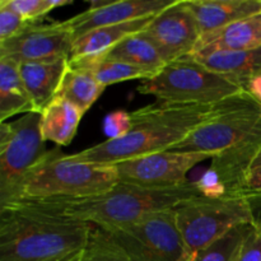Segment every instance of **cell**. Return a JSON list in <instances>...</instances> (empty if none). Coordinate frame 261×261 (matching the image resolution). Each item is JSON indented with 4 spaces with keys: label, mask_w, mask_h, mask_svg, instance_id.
Wrapping results in <instances>:
<instances>
[{
    "label": "cell",
    "mask_w": 261,
    "mask_h": 261,
    "mask_svg": "<svg viewBox=\"0 0 261 261\" xmlns=\"http://www.w3.org/2000/svg\"><path fill=\"white\" fill-rule=\"evenodd\" d=\"M92 224L25 203L0 206V261H68L78 256Z\"/></svg>",
    "instance_id": "6da1fadb"
},
{
    "label": "cell",
    "mask_w": 261,
    "mask_h": 261,
    "mask_svg": "<svg viewBox=\"0 0 261 261\" xmlns=\"http://www.w3.org/2000/svg\"><path fill=\"white\" fill-rule=\"evenodd\" d=\"M213 105L168 106L155 102L130 112L133 126L125 137L107 139L66 157L76 162L117 165L170 150L212 116Z\"/></svg>",
    "instance_id": "7a4b0ae2"
},
{
    "label": "cell",
    "mask_w": 261,
    "mask_h": 261,
    "mask_svg": "<svg viewBox=\"0 0 261 261\" xmlns=\"http://www.w3.org/2000/svg\"><path fill=\"white\" fill-rule=\"evenodd\" d=\"M195 181L176 188L154 189L119 182L99 195L75 200L25 201L45 211L87 222L110 232L135 223L157 212L173 209L182 201L201 196Z\"/></svg>",
    "instance_id": "3957f363"
},
{
    "label": "cell",
    "mask_w": 261,
    "mask_h": 261,
    "mask_svg": "<svg viewBox=\"0 0 261 261\" xmlns=\"http://www.w3.org/2000/svg\"><path fill=\"white\" fill-rule=\"evenodd\" d=\"M119 182L114 165L76 162L55 148L25 176L18 201L86 199L106 193Z\"/></svg>",
    "instance_id": "277c9868"
},
{
    "label": "cell",
    "mask_w": 261,
    "mask_h": 261,
    "mask_svg": "<svg viewBox=\"0 0 261 261\" xmlns=\"http://www.w3.org/2000/svg\"><path fill=\"white\" fill-rule=\"evenodd\" d=\"M241 91V87L209 70L193 55L166 64L154 76L138 86L139 93L168 106L213 105Z\"/></svg>",
    "instance_id": "5b68a950"
},
{
    "label": "cell",
    "mask_w": 261,
    "mask_h": 261,
    "mask_svg": "<svg viewBox=\"0 0 261 261\" xmlns=\"http://www.w3.org/2000/svg\"><path fill=\"white\" fill-rule=\"evenodd\" d=\"M260 135L261 101L244 89L214 103L212 116L170 150L216 157Z\"/></svg>",
    "instance_id": "8992f818"
},
{
    "label": "cell",
    "mask_w": 261,
    "mask_h": 261,
    "mask_svg": "<svg viewBox=\"0 0 261 261\" xmlns=\"http://www.w3.org/2000/svg\"><path fill=\"white\" fill-rule=\"evenodd\" d=\"M173 212L190 256L237 226L254 222L251 204L244 196H196Z\"/></svg>",
    "instance_id": "52a82bcc"
},
{
    "label": "cell",
    "mask_w": 261,
    "mask_h": 261,
    "mask_svg": "<svg viewBox=\"0 0 261 261\" xmlns=\"http://www.w3.org/2000/svg\"><path fill=\"white\" fill-rule=\"evenodd\" d=\"M48 152L41 133V112L0 122V206L18 201L25 176Z\"/></svg>",
    "instance_id": "ba28073f"
},
{
    "label": "cell",
    "mask_w": 261,
    "mask_h": 261,
    "mask_svg": "<svg viewBox=\"0 0 261 261\" xmlns=\"http://www.w3.org/2000/svg\"><path fill=\"white\" fill-rule=\"evenodd\" d=\"M107 234L132 261H188L190 257L173 209L152 213Z\"/></svg>",
    "instance_id": "9c48e42d"
},
{
    "label": "cell",
    "mask_w": 261,
    "mask_h": 261,
    "mask_svg": "<svg viewBox=\"0 0 261 261\" xmlns=\"http://www.w3.org/2000/svg\"><path fill=\"white\" fill-rule=\"evenodd\" d=\"M195 182L204 196H261V135L212 158Z\"/></svg>",
    "instance_id": "30bf717a"
},
{
    "label": "cell",
    "mask_w": 261,
    "mask_h": 261,
    "mask_svg": "<svg viewBox=\"0 0 261 261\" xmlns=\"http://www.w3.org/2000/svg\"><path fill=\"white\" fill-rule=\"evenodd\" d=\"M213 158L205 153L165 150L117 165L120 182L143 188H176L188 182V173L199 163Z\"/></svg>",
    "instance_id": "8fae6325"
},
{
    "label": "cell",
    "mask_w": 261,
    "mask_h": 261,
    "mask_svg": "<svg viewBox=\"0 0 261 261\" xmlns=\"http://www.w3.org/2000/svg\"><path fill=\"white\" fill-rule=\"evenodd\" d=\"M74 42L68 20L50 24L30 23L14 37L0 42V58L9 56L20 63L70 59Z\"/></svg>",
    "instance_id": "7c38bea8"
},
{
    "label": "cell",
    "mask_w": 261,
    "mask_h": 261,
    "mask_svg": "<svg viewBox=\"0 0 261 261\" xmlns=\"http://www.w3.org/2000/svg\"><path fill=\"white\" fill-rule=\"evenodd\" d=\"M143 32L157 45L166 64L191 55L201 37L198 22L186 0H176L155 15Z\"/></svg>",
    "instance_id": "4fadbf2b"
},
{
    "label": "cell",
    "mask_w": 261,
    "mask_h": 261,
    "mask_svg": "<svg viewBox=\"0 0 261 261\" xmlns=\"http://www.w3.org/2000/svg\"><path fill=\"white\" fill-rule=\"evenodd\" d=\"M176 0H120L110 2L106 7L86 12L68 19L74 38L106 25L120 24L160 14Z\"/></svg>",
    "instance_id": "5bb4252c"
},
{
    "label": "cell",
    "mask_w": 261,
    "mask_h": 261,
    "mask_svg": "<svg viewBox=\"0 0 261 261\" xmlns=\"http://www.w3.org/2000/svg\"><path fill=\"white\" fill-rule=\"evenodd\" d=\"M201 35L261 13V0H186Z\"/></svg>",
    "instance_id": "9a60e30c"
},
{
    "label": "cell",
    "mask_w": 261,
    "mask_h": 261,
    "mask_svg": "<svg viewBox=\"0 0 261 261\" xmlns=\"http://www.w3.org/2000/svg\"><path fill=\"white\" fill-rule=\"evenodd\" d=\"M259 47H261V13L214 32L201 35L193 54L245 51Z\"/></svg>",
    "instance_id": "2e32d148"
},
{
    "label": "cell",
    "mask_w": 261,
    "mask_h": 261,
    "mask_svg": "<svg viewBox=\"0 0 261 261\" xmlns=\"http://www.w3.org/2000/svg\"><path fill=\"white\" fill-rule=\"evenodd\" d=\"M205 68L228 78L246 89L252 78L261 73V47L245 51H217L212 54H193Z\"/></svg>",
    "instance_id": "e0dca14e"
},
{
    "label": "cell",
    "mask_w": 261,
    "mask_h": 261,
    "mask_svg": "<svg viewBox=\"0 0 261 261\" xmlns=\"http://www.w3.org/2000/svg\"><path fill=\"white\" fill-rule=\"evenodd\" d=\"M68 61L69 59H61L55 61H32L20 64V73L25 88L37 112H42L56 97L68 68Z\"/></svg>",
    "instance_id": "ac0fdd59"
},
{
    "label": "cell",
    "mask_w": 261,
    "mask_h": 261,
    "mask_svg": "<svg viewBox=\"0 0 261 261\" xmlns=\"http://www.w3.org/2000/svg\"><path fill=\"white\" fill-rule=\"evenodd\" d=\"M20 64L14 58H0V122L20 112L36 111L20 73Z\"/></svg>",
    "instance_id": "d6986e66"
},
{
    "label": "cell",
    "mask_w": 261,
    "mask_h": 261,
    "mask_svg": "<svg viewBox=\"0 0 261 261\" xmlns=\"http://www.w3.org/2000/svg\"><path fill=\"white\" fill-rule=\"evenodd\" d=\"M84 112L61 97H55L41 112V133L45 142L66 147L74 139Z\"/></svg>",
    "instance_id": "ffe728a7"
},
{
    "label": "cell",
    "mask_w": 261,
    "mask_h": 261,
    "mask_svg": "<svg viewBox=\"0 0 261 261\" xmlns=\"http://www.w3.org/2000/svg\"><path fill=\"white\" fill-rule=\"evenodd\" d=\"M154 17L155 15L89 31L86 35L76 38L70 58L102 55L127 36L144 31Z\"/></svg>",
    "instance_id": "44dd1931"
},
{
    "label": "cell",
    "mask_w": 261,
    "mask_h": 261,
    "mask_svg": "<svg viewBox=\"0 0 261 261\" xmlns=\"http://www.w3.org/2000/svg\"><path fill=\"white\" fill-rule=\"evenodd\" d=\"M102 56L107 60L122 61L155 73L166 65L160 48L143 31L125 37Z\"/></svg>",
    "instance_id": "7402d4cb"
},
{
    "label": "cell",
    "mask_w": 261,
    "mask_h": 261,
    "mask_svg": "<svg viewBox=\"0 0 261 261\" xmlns=\"http://www.w3.org/2000/svg\"><path fill=\"white\" fill-rule=\"evenodd\" d=\"M69 63L71 65L79 66V68L91 71L94 78L98 81V83L103 87L120 83V82L132 81V79L145 81V79L152 78L157 74L155 71L139 68V66L132 65V64L122 63V61L107 60L102 55L70 58Z\"/></svg>",
    "instance_id": "603a6c76"
},
{
    "label": "cell",
    "mask_w": 261,
    "mask_h": 261,
    "mask_svg": "<svg viewBox=\"0 0 261 261\" xmlns=\"http://www.w3.org/2000/svg\"><path fill=\"white\" fill-rule=\"evenodd\" d=\"M106 87L99 84L91 71L71 65L68 61V68L56 97L66 99L86 114L103 93Z\"/></svg>",
    "instance_id": "cb8c5ba5"
},
{
    "label": "cell",
    "mask_w": 261,
    "mask_h": 261,
    "mask_svg": "<svg viewBox=\"0 0 261 261\" xmlns=\"http://www.w3.org/2000/svg\"><path fill=\"white\" fill-rule=\"evenodd\" d=\"M252 223L237 226L221 239L216 240L211 245L191 255L188 261H234L237 251L245 236L249 233Z\"/></svg>",
    "instance_id": "d4e9b609"
},
{
    "label": "cell",
    "mask_w": 261,
    "mask_h": 261,
    "mask_svg": "<svg viewBox=\"0 0 261 261\" xmlns=\"http://www.w3.org/2000/svg\"><path fill=\"white\" fill-rule=\"evenodd\" d=\"M75 261H132L111 237L98 227H93L86 247Z\"/></svg>",
    "instance_id": "484cf974"
},
{
    "label": "cell",
    "mask_w": 261,
    "mask_h": 261,
    "mask_svg": "<svg viewBox=\"0 0 261 261\" xmlns=\"http://www.w3.org/2000/svg\"><path fill=\"white\" fill-rule=\"evenodd\" d=\"M30 23H38L47 13L56 8L73 4V0H0Z\"/></svg>",
    "instance_id": "4316f807"
},
{
    "label": "cell",
    "mask_w": 261,
    "mask_h": 261,
    "mask_svg": "<svg viewBox=\"0 0 261 261\" xmlns=\"http://www.w3.org/2000/svg\"><path fill=\"white\" fill-rule=\"evenodd\" d=\"M132 126V114L125 110L110 112L103 120V133L109 139H120L125 137L130 132Z\"/></svg>",
    "instance_id": "83f0119b"
},
{
    "label": "cell",
    "mask_w": 261,
    "mask_h": 261,
    "mask_svg": "<svg viewBox=\"0 0 261 261\" xmlns=\"http://www.w3.org/2000/svg\"><path fill=\"white\" fill-rule=\"evenodd\" d=\"M28 24L30 22H27L24 18L0 3V42L14 37L15 35L22 32Z\"/></svg>",
    "instance_id": "f1b7e54d"
},
{
    "label": "cell",
    "mask_w": 261,
    "mask_h": 261,
    "mask_svg": "<svg viewBox=\"0 0 261 261\" xmlns=\"http://www.w3.org/2000/svg\"><path fill=\"white\" fill-rule=\"evenodd\" d=\"M234 261H261V227L255 222L245 236Z\"/></svg>",
    "instance_id": "f546056e"
},
{
    "label": "cell",
    "mask_w": 261,
    "mask_h": 261,
    "mask_svg": "<svg viewBox=\"0 0 261 261\" xmlns=\"http://www.w3.org/2000/svg\"><path fill=\"white\" fill-rule=\"evenodd\" d=\"M246 91L251 92L255 97H257L261 101V73L250 81V83L246 87Z\"/></svg>",
    "instance_id": "4dcf8cb0"
},
{
    "label": "cell",
    "mask_w": 261,
    "mask_h": 261,
    "mask_svg": "<svg viewBox=\"0 0 261 261\" xmlns=\"http://www.w3.org/2000/svg\"><path fill=\"white\" fill-rule=\"evenodd\" d=\"M254 222L261 227V199L254 205Z\"/></svg>",
    "instance_id": "1f68e13d"
},
{
    "label": "cell",
    "mask_w": 261,
    "mask_h": 261,
    "mask_svg": "<svg viewBox=\"0 0 261 261\" xmlns=\"http://www.w3.org/2000/svg\"><path fill=\"white\" fill-rule=\"evenodd\" d=\"M76 260V256L75 257H73V259H70V260H68V261H75Z\"/></svg>",
    "instance_id": "d6a6232c"
}]
</instances>
